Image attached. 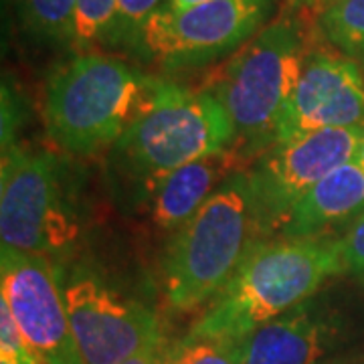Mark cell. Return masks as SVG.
Wrapping results in <instances>:
<instances>
[{
    "instance_id": "cell-8",
    "label": "cell",
    "mask_w": 364,
    "mask_h": 364,
    "mask_svg": "<svg viewBox=\"0 0 364 364\" xmlns=\"http://www.w3.org/2000/svg\"><path fill=\"white\" fill-rule=\"evenodd\" d=\"M273 0H208L191 9L164 4L140 35L142 51L166 69L203 65L253 39Z\"/></svg>"
},
{
    "instance_id": "cell-9",
    "label": "cell",
    "mask_w": 364,
    "mask_h": 364,
    "mask_svg": "<svg viewBox=\"0 0 364 364\" xmlns=\"http://www.w3.org/2000/svg\"><path fill=\"white\" fill-rule=\"evenodd\" d=\"M71 330L85 364H119L162 338L156 314L79 265L65 277Z\"/></svg>"
},
{
    "instance_id": "cell-21",
    "label": "cell",
    "mask_w": 364,
    "mask_h": 364,
    "mask_svg": "<svg viewBox=\"0 0 364 364\" xmlns=\"http://www.w3.org/2000/svg\"><path fill=\"white\" fill-rule=\"evenodd\" d=\"M338 245L346 273L364 275V210L340 237Z\"/></svg>"
},
{
    "instance_id": "cell-10",
    "label": "cell",
    "mask_w": 364,
    "mask_h": 364,
    "mask_svg": "<svg viewBox=\"0 0 364 364\" xmlns=\"http://www.w3.org/2000/svg\"><path fill=\"white\" fill-rule=\"evenodd\" d=\"M0 255V298L33 354L43 364H85L67 314L65 282L53 259L13 247Z\"/></svg>"
},
{
    "instance_id": "cell-24",
    "label": "cell",
    "mask_w": 364,
    "mask_h": 364,
    "mask_svg": "<svg viewBox=\"0 0 364 364\" xmlns=\"http://www.w3.org/2000/svg\"><path fill=\"white\" fill-rule=\"evenodd\" d=\"M203 2H208V0H168V6L182 11V9H191V6L203 4Z\"/></svg>"
},
{
    "instance_id": "cell-6",
    "label": "cell",
    "mask_w": 364,
    "mask_h": 364,
    "mask_svg": "<svg viewBox=\"0 0 364 364\" xmlns=\"http://www.w3.org/2000/svg\"><path fill=\"white\" fill-rule=\"evenodd\" d=\"M0 239L13 247L49 259L69 257L81 241L77 208L67 193L57 158L16 144L2 148Z\"/></svg>"
},
{
    "instance_id": "cell-1",
    "label": "cell",
    "mask_w": 364,
    "mask_h": 364,
    "mask_svg": "<svg viewBox=\"0 0 364 364\" xmlns=\"http://www.w3.org/2000/svg\"><path fill=\"white\" fill-rule=\"evenodd\" d=\"M338 273H346L338 239L257 241L188 334L245 338L259 326L308 301Z\"/></svg>"
},
{
    "instance_id": "cell-4",
    "label": "cell",
    "mask_w": 364,
    "mask_h": 364,
    "mask_svg": "<svg viewBox=\"0 0 364 364\" xmlns=\"http://www.w3.org/2000/svg\"><path fill=\"white\" fill-rule=\"evenodd\" d=\"M261 241L247 172H237L205 207L170 235L162 255V291L172 310H195L215 298Z\"/></svg>"
},
{
    "instance_id": "cell-5",
    "label": "cell",
    "mask_w": 364,
    "mask_h": 364,
    "mask_svg": "<svg viewBox=\"0 0 364 364\" xmlns=\"http://www.w3.org/2000/svg\"><path fill=\"white\" fill-rule=\"evenodd\" d=\"M235 128L207 90L160 83L156 97L112 146V166L136 193L198 158L233 148Z\"/></svg>"
},
{
    "instance_id": "cell-16",
    "label": "cell",
    "mask_w": 364,
    "mask_h": 364,
    "mask_svg": "<svg viewBox=\"0 0 364 364\" xmlns=\"http://www.w3.org/2000/svg\"><path fill=\"white\" fill-rule=\"evenodd\" d=\"M25 26L37 37L55 43H73L77 0H16Z\"/></svg>"
},
{
    "instance_id": "cell-15",
    "label": "cell",
    "mask_w": 364,
    "mask_h": 364,
    "mask_svg": "<svg viewBox=\"0 0 364 364\" xmlns=\"http://www.w3.org/2000/svg\"><path fill=\"white\" fill-rule=\"evenodd\" d=\"M318 25L340 53L356 59L364 51V0H334L318 14Z\"/></svg>"
},
{
    "instance_id": "cell-19",
    "label": "cell",
    "mask_w": 364,
    "mask_h": 364,
    "mask_svg": "<svg viewBox=\"0 0 364 364\" xmlns=\"http://www.w3.org/2000/svg\"><path fill=\"white\" fill-rule=\"evenodd\" d=\"M164 4H168V0H117L116 26L112 37L138 45L146 23Z\"/></svg>"
},
{
    "instance_id": "cell-14",
    "label": "cell",
    "mask_w": 364,
    "mask_h": 364,
    "mask_svg": "<svg viewBox=\"0 0 364 364\" xmlns=\"http://www.w3.org/2000/svg\"><path fill=\"white\" fill-rule=\"evenodd\" d=\"M364 210V166L348 160L308 191L279 229L284 239L326 237L332 225L358 217Z\"/></svg>"
},
{
    "instance_id": "cell-2",
    "label": "cell",
    "mask_w": 364,
    "mask_h": 364,
    "mask_svg": "<svg viewBox=\"0 0 364 364\" xmlns=\"http://www.w3.org/2000/svg\"><path fill=\"white\" fill-rule=\"evenodd\" d=\"M301 28L279 16L233 53L205 90L223 105L235 128V152L255 162L277 142L306 59Z\"/></svg>"
},
{
    "instance_id": "cell-20",
    "label": "cell",
    "mask_w": 364,
    "mask_h": 364,
    "mask_svg": "<svg viewBox=\"0 0 364 364\" xmlns=\"http://www.w3.org/2000/svg\"><path fill=\"white\" fill-rule=\"evenodd\" d=\"M0 358H14V360H33L37 358L28 348L21 328L14 320L9 304L0 298ZM39 360V358H37Z\"/></svg>"
},
{
    "instance_id": "cell-26",
    "label": "cell",
    "mask_w": 364,
    "mask_h": 364,
    "mask_svg": "<svg viewBox=\"0 0 364 364\" xmlns=\"http://www.w3.org/2000/svg\"><path fill=\"white\" fill-rule=\"evenodd\" d=\"M354 160H358V162L364 166V134H363V138H360V144H358V150H356V156H354Z\"/></svg>"
},
{
    "instance_id": "cell-12",
    "label": "cell",
    "mask_w": 364,
    "mask_h": 364,
    "mask_svg": "<svg viewBox=\"0 0 364 364\" xmlns=\"http://www.w3.org/2000/svg\"><path fill=\"white\" fill-rule=\"evenodd\" d=\"M241 166L243 160L235 148L198 158L142 188L138 208L154 229L172 235L191 221L225 182L241 172Z\"/></svg>"
},
{
    "instance_id": "cell-11",
    "label": "cell",
    "mask_w": 364,
    "mask_h": 364,
    "mask_svg": "<svg viewBox=\"0 0 364 364\" xmlns=\"http://www.w3.org/2000/svg\"><path fill=\"white\" fill-rule=\"evenodd\" d=\"M338 128L364 130V67L344 53L308 51L277 142Z\"/></svg>"
},
{
    "instance_id": "cell-23",
    "label": "cell",
    "mask_w": 364,
    "mask_h": 364,
    "mask_svg": "<svg viewBox=\"0 0 364 364\" xmlns=\"http://www.w3.org/2000/svg\"><path fill=\"white\" fill-rule=\"evenodd\" d=\"M296 2H298V6H301V9H308V11H312V13L320 14L326 6L332 4L334 0H296Z\"/></svg>"
},
{
    "instance_id": "cell-3",
    "label": "cell",
    "mask_w": 364,
    "mask_h": 364,
    "mask_svg": "<svg viewBox=\"0 0 364 364\" xmlns=\"http://www.w3.org/2000/svg\"><path fill=\"white\" fill-rule=\"evenodd\" d=\"M160 83L116 57L79 55L49 77L47 132L69 154L90 156L112 148L152 104Z\"/></svg>"
},
{
    "instance_id": "cell-17",
    "label": "cell",
    "mask_w": 364,
    "mask_h": 364,
    "mask_svg": "<svg viewBox=\"0 0 364 364\" xmlns=\"http://www.w3.org/2000/svg\"><path fill=\"white\" fill-rule=\"evenodd\" d=\"M168 364H241V340L188 334L172 346Z\"/></svg>"
},
{
    "instance_id": "cell-28",
    "label": "cell",
    "mask_w": 364,
    "mask_h": 364,
    "mask_svg": "<svg viewBox=\"0 0 364 364\" xmlns=\"http://www.w3.org/2000/svg\"><path fill=\"white\" fill-rule=\"evenodd\" d=\"M318 364H344V363H318Z\"/></svg>"
},
{
    "instance_id": "cell-13",
    "label": "cell",
    "mask_w": 364,
    "mask_h": 364,
    "mask_svg": "<svg viewBox=\"0 0 364 364\" xmlns=\"http://www.w3.org/2000/svg\"><path fill=\"white\" fill-rule=\"evenodd\" d=\"M334 340L332 316L308 299L241 338V364H318Z\"/></svg>"
},
{
    "instance_id": "cell-27",
    "label": "cell",
    "mask_w": 364,
    "mask_h": 364,
    "mask_svg": "<svg viewBox=\"0 0 364 364\" xmlns=\"http://www.w3.org/2000/svg\"><path fill=\"white\" fill-rule=\"evenodd\" d=\"M356 59H358V61H360V65L364 67V51L360 53V55H358V57H356Z\"/></svg>"
},
{
    "instance_id": "cell-18",
    "label": "cell",
    "mask_w": 364,
    "mask_h": 364,
    "mask_svg": "<svg viewBox=\"0 0 364 364\" xmlns=\"http://www.w3.org/2000/svg\"><path fill=\"white\" fill-rule=\"evenodd\" d=\"M117 0H77L73 21V43L90 47L91 43L114 35Z\"/></svg>"
},
{
    "instance_id": "cell-7",
    "label": "cell",
    "mask_w": 364,
    "mask_h": 364,
    "mask_svg": "<svg viewBox=\"0 0 364 364\" xmlns=\"http://www.w3.org/2000/svg\"><path fill=\"white\" fill-rule=\"evenodd\" d=\"M363 134L358 128L308 132L263 152L247 172L257 235L279 233L304 195L356 156Z\"/></svg>"
},
{
    "instance_id": "cell-25",
    "label": "cell",
    "mask_w": 364,
    "mask_h": 364,
    "mask_svg": "<svg viewBox=\"0 0 364 364\" xmlns=\"http://www.w3.org/2000/svg\"><path fill=\"white\" fill-rule=\"evenodd\" d=\"M0 364H43L37 358L33 360H14V358H0Z\"/></svg>"
},
{
    "instance_id": "cell-22",
    "label": "cell",
    "mask_w": 364,
    "mask_h": 364,
    "mask_svg": "<svg viewBox=\"0 0 364 364\" xmlns=\"http://www.w3.org/2000/svg\"><path fill=\"white\" fill-rule=\"evenodd\" d=\"M170 354H172V346L166 344L164 338H158L156 342L148 344L144 350L136 352L128 360L119 364H168Z\"/></svg>"
}]
</instances>
